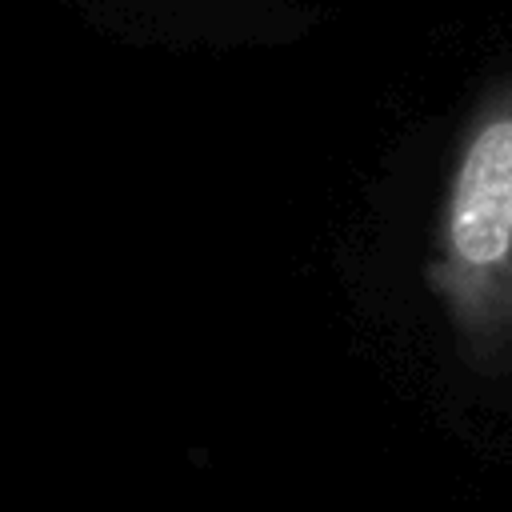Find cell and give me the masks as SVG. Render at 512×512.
<instances>
[{"mask_svg": "<svg viewBox=\"0 0 512 512\" xmlns=\"http://www.w3.org/2000/svg\"><path fill=\"white\" fill-rule=\"evenodd\" d=\"M428 288L476 372L512 368V76L472 112L432 228Z\"/></svg>", "mask_w": 512, "mask_h": 512, "instance_id": "1", "label": "cell"}]
</instances>
